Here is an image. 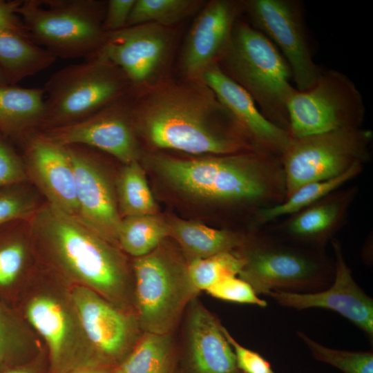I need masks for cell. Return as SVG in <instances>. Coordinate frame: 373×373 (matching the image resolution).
Here are the masks:
<instances>
[{"label":"cell","mask_w":373,"mask_h":373,"mask_svg":"<svg viewBox=\"0 0 373 373\" xmlns=\"http://www.w3.org/2000/svg\"><path fill=\"white\" fill-rule=\"evenodd\" d=\"M136 133L152 145L191 154L227 155L257 151L206 86H171L132 103Z\"/></svg>","instance_id":"1"},{"label":"cell","mask_w":373,"mask_h":373,"mask_svg":"<svg viewBox=\"0 0 373 373\" xmlns=\"http://www.w3.org/2000/svg\"><path fill=\"white\" fill-rule=\"evenodd\" d=\"M30 224L34 247L52 267L136 315L131 264L119 247L46 201Z\"/></svg>","instance_id":"2"},{"label":"cell","mask_w":373,"mask_h":373,"mask_svg":"<svg viewBox=\"0 0 373 373\" xmlns=\"http://www.w3.org/2000/svg\"><path fill=\"white\" fill-rule=\"evenodd\" d=\"M153 169L174 189L218 204H264L285 195L277 156L249 151L194 160L149 157Z\"/></svg>","instance_id":"3"},{"label":"cell","mask_w":373,"mask_h":373,"mask_svg":"<svg viewBox=\"0 0 373 373\" xmlns=\"http://www.w3.org/2000/svg\"><path fill=\"white\" fill-rule=\"evenodd\" d=\"M217 64L247 91L267 119L289 131L287 104L296 88L290 84L289 65L267 37L237 21Z\"/></svg>","instance_id":"4"},{"label":"cell","mask_w":373,"mask_h":373,"mask_svg":"<svg viewBox=\"0 0 373 373\" xmlns=\"http://www.w3.org/2000/svg\"><path fill=\"white\" fill-rule=\"evenodd\" d=\"M131 267L136 315L142 331L174 333L189 303L200 294L180 249L166 238L151 253L133 258Z\"/></svg>","instance_id":"5"},{"label":"cell","mask_w":373,"mask_h":373,"mask_svg":"<svg viewBox=\"0 0 373 373\" xmlns=\"http://www.w3.org/2000/svg\"><path fill=\"white\" fill-rule=\"evenodd\" d=\"M124 73L97 52L54 73L44 84L41 131L67 126L99 111L127 93Z\"/></svg>","instance_id":"6"},{"label":"cell","mask_w":373,"mask_h":373,"mask_svg":"<svg viewBox=\"0 0 373 373\" xmlns=\"http://www.w3.org/2000/svg\"><path fill=\"white\" fill-rule=\"evenodd\" d=\"M106 6L96 0H23L17 12L35 44L57 59H85L104 42Z\"/></svg>","instance_id":"7"},{"label":"cell","mask_w":373,"mask_h":373,"mask_svg":"<svg viewBox=\"0 0 373 373\" xmlns=\"http://www.w3.org/2000/svg\"><path fill=\"white\" fill-rule=\"evenodd\" d=\"M237 251L245 264L239 278L248 283L257 295L273 290L314 292L324 289L334 274L320 254L287 246L264 238L247 241Z\"/></svg>","instance_id":"8"},{"label":"cell","mask_w":373,"mask_h":373,"mask_svg":"<svg viewBox=\"0 0 373 373\" xmlns=\"http://www.w3.org/2000/svg\"><path fill=\"white\" fill-rule=\"evenodd\" d=\"M372 138V131L361 127L291 137L281 156L285 198L303 184L336 177L362 162Z\"/></svg>","instance_id":"9"},{"label":"cell","mask_w":373,"mask_h":373,"mask_svg":"<svg viewBox=\"0 0 373 373\" xmlns=\"http://www.w3.org/2000/svg\"><path fill=\"white\" fill-rule=\"evenodd\" d=\"M289 133L302 137L342 128H359L365 106L354 82L334 69L323 70L307 90L296 89L287 104Z\"/></svg>","instance_id":"10"},{"label":"cell","mask_w":373,"mask_h":373,"mask_svg":"<svg viewBox=\"0 0 373 373\" xmlns=\"http://www.w3.org/2000/svg\"><path fill=\"white\" fill-rule=\"evenodd\" d=\"M244 6L252 26L283 53L297 90L309 88L322 70L313 59L301 3L297 0H247Z\"/></svg>","instance_id":"11"},{"label":"cell","mask_w":373,"mask_h":373,"mask_svg":"<svg viewBox=\"0 0 373 373\" xmlns=\"http://www.w3.org/2000/svg\"><path fill=\"white\" fill-rule=\"evenodd\" d=\"M65 146L73 165L80 220L118 247L122 218L115 193L117 172L113 173L103 153L97 149L79 144Z\"/></svg>","instance_id":"12"},{"label":"cell","mask_w":373,"mask_h":373,"mask_svg":"<svg viewBox=\"0 0 373 373\" xmlns=\"http://www.w3.org/2000/svg\"><path fill=\"white\" fill-rule=\"evenodd\" d=\"M72 300L95 354L113 365L118 361L122 362L144 333L137 316L87 287H75Z\"/></svg>","instance_id":"13"},{"label":"cell","mask_w":373,"mask_h":373,"mask_svg":"<svg viewBox=\"0 0 373 373\" xmlns=\"http://www.w3.org/2000/svg\"><path fill=\"white\" fill-rule=\"evenodd\" d=\"M127 94V93H126ZM126 95L77 122L41 131L64 146L79 144L97 149L126 164L140 153Z\"/></svg>","instance_id":"14"},{"label":"cell","mask_w":373,"mask_h":373,"mask_svg":"<svg viewBox=\"0 0 373 373\" xmlns=\"http://www.w3.org/2000/svg\"><path fill=\"white\" fill-rule=\"evenodd\" d=\"M20 148L28 181L47 202L80 220L74 172L66 146L39 131Z\"/></svg>","instance_id":"15"},{"label":"cell","mask_w":373,"mask_h":373,"mask_svg":"<svg viewBox=\"0 0 373 373\" xmlns=\"http://www.w3.org/2000/svg\"><path fill=\"white\" fill-rule=\"evenodd\" d=\"M335 256L333 283L325 290L292 292L273 290L265 295L279 305L298 310L323 308L334 311L373 338V300L356 284L343 257L339 242L334 239Z\"/></svg>","instance_id":"16"},{"label":"cell","mask_w":373,"mask_h":373,"mask_svg":"<svg viewBox=\"0 0 373 373\" xmlns=\"http://www.w3.org/2000/svg\"><path fill=\"white\" fill-rule=\"evenodd\" d=\"M169 45L162 26L144 23L107 32L97 52L118 67L131 84H142L162 66Z\"/></svg>","instance_id":"17"},{"label":"cell","mask_w":373,"mask_h":373,"mask_svg":"<svg viewBox=\"0 0 373 373\" xmlns=\"http://www.w3.org/2000/svg\"><path fill=\"white\" fill-rule=\"evenodd\" d=\"M204 84L226 108L254 146L259 151L282 156L291 135L260 112L251 97L227 76L217 64L202 75Z\"/></svg>","instance_id":"18"},{"label":"cell","mask_w":373,"mask_h":373,"mask_svg":"<svg viewBox=\"0 0 373 373\" xmlns=\"http://www.w3.org/2000/svg\"><path fill=\"white\" fill-rule=\"evenodd\" d=\"M184 345L187 373H243L220 321L194 298L185 311Z\"/></svg>","instance_id":"19"},{"label":"cell","mask_w":373,"mask_h":373,"mask_svg":"<svg viewBox=\"0 0 373 373\" xmlns=\"http://www.w3.org/2000/svg\"><path fill=\"white\" fill-rule=\"evenodd\" d=\"M242 11L244 1L214 0L207 3L194 21L184 46L182 66L187 75H202L208 67L218 64Z\"/></svg>","instance_id":"20"},{"label":"cell","mask_w":373,"mask_h":373,"mask_svg":"<svg viewBox=\"0 0 373 373\" xmlns=\"http://www.w3.org/2000/svg\"><path fill=\"white\" fill-rule=\"evenodd\" d=\"M45 115L43 88L0 86V133L19 147L41 131Z\"/></svg>","instance_id":"21"},{"label":"cell","mask_w":373,"mask_h":373,"mask_svg":"<svg viewBox=\"0 0 373 373\" xmlns=\"http://www.w3.org/2000/svg\"><path fill=\"white\" fill-rule=\"evenodd\" d=\"M353 193H331L291 215L284 227L286 233L300 242L322 245L343 221Z\"/></svg>","instance_id":"22"},{"label":"cell","mask_w":373,"mask_h":373,"mask_svg":"<svg viewBox=\"0 0 373 373\" xmlns=\"http://www.w3.org/2000/svg\"><path fill=\"white\" fill-rule=\"evenodd\" d=\"M169 238L180 249L187 262L242 248L247 240L240 234L201 223L173 218L167 220Z\"/></svg>","instance_id":"23"},{"label":"cell","mask_w":373,"mask_h":373,"mask_svg":"<svg viewBox=\"0 0 373 373\" xmlns=\"http://www.w3.org/2000/svg\"><path fill=\"white\" fill-rule=\"evenodd\" d=\"M26 313L46 341L53 366L62 367L70 356L73 345L72 325L64 308L55 298L40 296L30 300Z\"/></svg>","instance_id":"24"},{"label":"cell","mask_w":373,"mask_h":373,"mask_svg":"<svg viewBox=\"0 0 373 373\" xmlns=\"http://www.w3.org/2000/svg\"><path fill=\"white\" fill-rule=\"evenodd\" d=\"M57 58L17 31L0 27V69L9 84L51 66Z\"/></svg>","instance_id":"25"},{"label":"cell","mask_w":373,"mask_h":373,"mask_svg":"<svg viewBox=\"0 0 373 373\" xmlns=\"http://www.w3.org/2000/svg\"><path fill=\"white\" fill-rule=\"evenodd\" d=\"M31 218L0 225V289L12 287L26 270L34 247Z\"/></svg>","instance_id":"26"},{"label":"cell","mask_w":373,"mask_h":373,"mask_svg":"<svg viewBox=\"0 0 373 373\" xmlns=\"http://www.w3.org/2000/svg\"><path fill=\"white\" fill-rule=\"evenodd\" d=\"M174 333L144 332L126 358L116 366V373H174Z\"/></svg>","instance_id":"27"},{"label":"cell","mask_w":373,"mask_h":373,"mask_svg":"<svg viewBox=\"0 0 373 373\" xmlns=\"http://www.w3.org/2000/svg\"><path fill=\"white\" fill-rule=\"evenodd\" d=\"M361 163L354 164L336 177L303 184L282 202L259 209L256 214L258 222L265 224L283 216L293 215L321 200L357 175L361 171Z\"/></svg>","instance_id":"28"},{"label":"cell","mask_w":373,"mask_h":373,"mask_svg":"<svg viewBox=\"0 0 373 373\" xmlns=\"http://www.w3.org/2000/svg\"><path fill=\"white\" fill-rule=\"evenodd\" d=\"M115 193L122 218L157 214V207L138 160L123 164L117 171Z\"/></svg>","instance_id":"29"},{"label":"cell","mask_w":373,"mask_h":373,"mask_svg":"<svg viewBox=\"0 0 373 373\" xmlns=\"http://www.w3.org/2000/svg\"><path fill=\"white\" fill-rule=\"evenodd\" d=\"M168 238L167 220L157 214L136 216L122 218L117 242L124 253L138 258L153 251Z\"/></svg>","instance_id":"30"},{"label":"cell","mask_w":373,"mask_h":373,"mask_svg":"<svg viewBox=\"0 0 373 373\" xmlns=\"http://www.w3.org/2000/svg\"><path fill=\"white\" fill-rule=\"evenodd\" d=\"M245 264V258L237 251L220 253L188 263L189 277L200 292L221 280L236 276Z\"/></svg>","instance_id":"31"},{"label":"cell","mask_w":373,"mask_h":373,"mask_svg":"<svg viewBox=\"0 0 373 373\" xmlns=\"http://www.w3.org/2000/svg\"><path fill=\"white\" fill-rule=\"evenodd\" d=\"M195 4L191 0H135L126 27L172 24L186 17Z\"/></svg>","instance_id":"32"},{"label":"cell","mask_w":373,"mask_h":373,"mask_svg":"<svg viewBox=\"0 0 373 373\" xmlns=\"http://www.w3.org/2000/svg\"><path fill=\"white\" fill-rule=\"evenodd\" d=\"M45 202L30 182L0 187V225L31 218Z\"/></svg>","instance_id":"33"},{"label":"cell","mask_w":373,"mask_h":373,"mask_svg":"<svg viewBox=\"0 0 373 373\" xmlns=\"http://www.w3.org/2000/svg\"><path fill=\"white\" fill-rule=\"evenodd\" d=\"M297 334L316 360L330 365L343 373H373L372 352H352L329 348L302 332Z\"/></svg>","instance_id":"34"},{"label":"cell","mask_w":373,"mask_h":373,"mask_svg":"<svg viewBox=\"0 0 373 373\" xmlns=\"http://www.w3.org/2000/svg\"><path fill=\"white\" fill-rule=\"evenodd\" d=\"M205 291L213 298L233 303L262 307L267 305V301L260 298L248 283L236 276L224 278Z\"/></svg>","instance_id":"35"},{"label":"cell","mask_w":373,"mask_h":373,"mask_svg":"<svg viewBox=\"0 0 373 373\" xmlns=\"http://www.w3.org/2000/svg\"><path fill=\"white\" fill-rule=\"evenodd\" d=\"M24 182L29 181L21 153L0 133V187Z\"/></svg>","instance_id":"36"},{"label":"cell","mask_w":373,"mask_h":373,"mask_svg":"<svg viewBox=\"0 0 373 373\" xmlns=\"http://www.w3.org/2000/svg\"><path fill=\"white\" fill-rule=\"evenodd\" d=\"M18 325L12 314L0 302V363L12 360L21 350L22 338Z\"/></svg>","instance_id":"37"},{"label":"cell","mask_w":373,"mask_h":373,"mask_svg":"<svg viewBox=\"0 0 373 373\" xmlns=\"http://www.w3.org/2000/svg\"><path fill=\"white\" fill-rule=\"evenodd\" d=\"M222 331L233 350L238 368L243 373H275L269 362L260 354L240 345L223 326Z\"/></svg>","instance_id":"38"},{"label":"cell","mask_w":373,"mask_h":373,"mask_svg":"<svg viewBox=\"0 0 373 373\" xmlns=\"http://www.w3.org/2000/svg\"><path fill=\"white\" fill-rule=\"evenodd\" d=\"M135 0H110L106 3L102 29L105 33L119 30L126 26Z\"/></svg>","instance_id":"39"},{"label":"cell","mask_w":373,"mask_h":373,"mask_svg":"<svg viewBox=\"0 0 373 373\" xmlns=\"http://www.w3.org/2000/svg\"><path fill=\"white\" fill-rule=\"evenodd\" d=\"M21 3V0H0V27L14 30L28 37L17 12Z\"/></svg>","instance_id":"40"},{"label":"cell","mask_w":373,"mask_h":373,"mask_svg":"<svg viewBox=\"0 0 373 373\" xmlns=\"http://www.w3.org/2000/svg\"><path fill=\"white\" fill-rule=\"evenodd\" d=\"M115 367L102 359L93 358L79 365L67 366L59 373H113Z\"/></svg>","instance_id":"41"},{"label":"cell","mask_w":373,"mask_h":373,"mask_svg":"<svg viewBox=\"0 0 373 373\" xmlns=\"http://www.w3.org/2000/svg\"><path fill=\"white\" fill-rule=\"evenodd\" d=\"M3 373H33V372L30 368L19 367L9 369Z\"/></svg>","instance_id":"42"},{"label":"cell","mask_w":373,"mask_h":373,"mask_svg":"<svg viewBox=\"0 0 373 373\" xmlns=\"http://www.w3.org/2000/svg\"><path fill=\"white\" fill-rule=\"evenodd\" d=\"M9 84L6 77L0 69V86Z\"/></svg>","instance_id":"43"},{"label":"cell","mask_w":373,"mask_h":373,"mask_svg":"<svg viewBox=\"0 0 373 373\" xmlns=\"http://www.w3.org/2000/svg\"><path fill=\"white\" fill-rule=\"evenodd\" d=\"M113 373H116V372H115V370H114Z\"/></svg>","instance_id":"44"}]
</instances>
